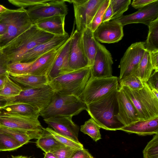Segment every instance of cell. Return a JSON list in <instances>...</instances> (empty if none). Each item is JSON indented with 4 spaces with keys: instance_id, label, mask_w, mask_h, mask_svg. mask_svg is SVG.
I'll use <instances>...</instances> for the list:
<instances>
[{
    "instance_id": "cell-1",
    "label": "cell",
    "mask_w": 158,
    "mask_h": 158,
    "mask_svg": "<svg viewBox=\"0 0 158 158\" xmlns=\"http://www.w3.org/2000/svg\"><path fill=\"white\" fill-rule=\"evenodd\" d=\"M118 89L114 90L97 100L86 104V110L91 118L101 128L106 130H120L124 127L116 117L118 111L117 98Z\"/></svg>"
},
{
    "instance_id": "cell-2",
    "label": "cell",
    "mask_w": 158,
    "mask_h": 158,
    "mask_svg": "<svg viewBox=\"0 0 158 158\" xmlns=\"http://www.w3.org/2000/svg\"><path fill=\"white\" fill-rule=\"evenodd\" d=\"M54 36L33 25L2 48L1 51L5 55L8 64L20 62L23 56L27 52Z\"/></svg>"
},
{
    "instance_id": "cell-3",
    "label": "cell",
    "mask_w": 158,
    "mask_h": 158,
    "mask_svg": "<svg viewBox=\"0 0 158 158\" xmlns=\"http://www.w3.org/2000/svg\"><path fill=\"white\" fill-rule=\"evenodd\" d=\"M139 89H132L126 86L119 87L135 107L139 121L152 119L158 117V99L152 93L146 82Z\"/></svg>"
},
{
    "instance_id": "cell-4",
    "label": "cell",
    "mask_w": 158,
    "mask_h": 158,
    "mask_svg": "<svg viewBox=\"0 0 158 158\" xmlns=\"http://www.w3.org/2000/svg\"><path fill=\"white\" fill-rule=\"evenodd\" d=\"M91 67L73 70L49 81L48 84L54 92L79 97L91 76Z\"/></svg>"
},
{
    "instance_id": "cell-5",
    "label": "cell",
    "mask_w": 158,
    "mask_h": 158,
    "mask_svg": "<svg viewBox=\"0 0 158 158\" xmlns=\"http://www.w3.org/2000/svg\"><path fill=\"white\" fill-rule=\"evenodd\" d=\"M87 108L86 104L79 97L54 92L50 104L40 111V116L44 118L58 116L73 117Z\"/></svg>"
},
{
    "instance_id": "cell-6",
    "label": "cell",
    "mask_w": 158,
    "mask_h": 158,
    "mask_svg": "<svg viewBox=\"0 0 158 158\" xmlns=\"http://www.w3.org/2000/svg\"><path fill=\"white\" fill-rule=\"evenodd\" d=\"M0 20L7 27L6 32L0 37L1 49L33 25L26 9L23 8L8 9L6 12L0 14Z\"/></svg>"
},
{
    "instance_id": "cell-7",
    "label": "cell",
    "mask_w": 158,
    "mask_h": 158,
    "mask_svg": "<svg viewBox=\"0 0 158 158\" xmlns=\"http://www.w3.org/2000/svg\"><path fill=\"white\" fill-rule=\"evenodd\" d=\"M54 93L48 84L36 88H24L18 95L5 98L6 102L2 107L16 104L27 103L37 107L41 111L49 105Z\"/></svg>"
},
{
    "instance_id": "cell-8",
    "label": "cell",
    "mask_w": 158,
    "mask_h": 158,
    "mask_svg": "<svg viewBox=\"0 0 158 158\" xmlns=\"http://www.w3.org/2000/svg\"><path fill=\"white\" fill-rule=\"evenodd\" d=\"M119 88L118 79L117 77H97L91 75L79 97L86 105Z\"/></svg>"
},
{
    "instance_id": "cell-9",
    "label": "cell",
    "mask_w": 158,
    "mask_h": 158,
    "mask_svg": "<svg viewBox=\"0 0 158 158\" xmlns=\"http://www.w3.org/2000/svg\"><path fill=\"white\" fill-rule=\"evenodd\" d=\"M104 0L66 1L73 4L76 30L82 32L88 27Z\"/></svg>"
},
{
    "instance_id": "cell-10",
    "label": "cell",
    "mask_w": 158,
    "mask_h": 158,
    "mask_svg": "<svg viewBox=\"0 0 158 158\" xmlns=\"http://www.w3.org/2000/svg\"><path fill=\"white\" fill-rule=\"evenodd\" d=\"M39 117L10 113L0 109V126L42 133L43 127Z\"/></svg>"
},
{
    "instance_id": "cell-11",
    "label": "cell",
    "mask_w": 158,
    "mask_h": 158,
    "mask_svg": "<svg viewBox=\"0 0 158 158\" xmlns=\"http://www.w3.org/2000/svg\"><path fill=\"white\" fill-rule=\"evenodd\" d=\"M27 13L32 24L44 19L56 15H66L68 8L65 0H49L46 3L29 7Z\"/></svg>"
},
{
    "instance_id": "cell-12",
    "label": "cell",
    "mask_w": 158,
    "mask_h": 158,
    "mask_svg": "<svg viewBox=\"0 0 158 158\" xmlns=\"http://www.w3.org/2000/svg\"><path fill=\"white\" fill-rule=\"evenodd\" d=\"M145 42L132 44L127 49L121 59L118 81L124 77L132 74L136 70L146 51Z\"/></svg>"
},
{
    "instance_id": "cell-13",
    "label": "cell",
    "mask_w": 158,
    "mask_h": 158,
    "mask_svg": "<svg viewBox=\"0 0 158 158\" xmlns=\"http://www.w3.org/2000/svg\"><path fill=\"white\" fill-rule=\"evenodd\" d=\"M158 18V0L148 5L132 14L123 15L114 20L122 26L134 23H142L148 26Z\"/></svg>"
},
{
    "instance_id": "cell-14",
    "label": "cell",
    "mask_w": 158,
    "mask_h": 158,
    "mask_svg": "<svg viewBox=\"0 0 158 158\" xmlns=\"http://www.w3.org/2000/svg\"><path fill=\"white\" fill-rule=\"evenodd\" d=\"M68 40L36 60L26 74L48 77L56 59Z\"/></svg>"
},
{
    "instance_id": "cell-15",
    "label": "cell",
    "mask_w": 158,
    "mask_h": 158,
    "mask_svg": "<svg viewBox=\"0 0 158 158\" xmlns=\"http://www.w3.org/2000/svg\"><path fill=\"white\" fill-rule=\"evenodd\" d=\"M112 59L110 52L105 46L98 42V50L93 65L91 67V75L97 77H107L113 76Z\"/></svg>"
},
{
    "instance_id": "cell-16",
    "label": "cell",
    "mask_w": 158,
    "mask_h": 158,
    "mask_svg": "<svg viewBox=\"0 0 158 158\" xmlns=\"http://www.w3.org/2000/svg\"><path fill=\"white\" fill-rule=\"evenodd\" d=\"M123 26L114 20L102 23L93 32L97 41L108 44L116 43L124 35Z\"/></svg>"
},
{
    "instance_id": "cell-17",
    "label": "cell",
    "mask_w": 158,
    "mask_h": 158,
    "mask_svg": "<svg viewBox=\"0 0 158 158\" xmlns=\"http://www.w3.org/2000/svg\"><path fill=\"white\" fill-rule=\"evenodd\" d=\"M72 117L58 116L44 118L49 127L59 134L78 142L79 126L73 121Z\"/></svg>"
},
{
    "instance_id": "cell-18",
    "label": "cell",
    "mask_w": 158,
    "mask_h": 158,
    "mask_svg": "<svg viewBox=\"0 0 158 158\" xmlns=\"http://www.w3.org/2000/svg\"><path fill=\"white\" fill-rule=\"evenodd\" d=\"M117 98L118 107L116 115L118 120L124 126L139 121L133 105L123 89L119 87L117 91Z\"/></svg>"
},
{
    "instance_id": "cell-19",
    "label": "cell",
    "mask_w": 158,
    "mask_h": 158,
    "mask_svg": "<svg viewBox=\"0 0 158 158\" xmlns=\"http://www.w3.org/2000/svg\"><path fill=\"white\" fill-rule=\"evenodd\" d=\"M82 32L73 31L69 50V66L72 70L88 66L87 59L84 50Z\"/></svg>"
},
{
    "instance_id": "cell-20",
    "label": "cell",
    "mask_w": 158,
    "mask_h": 158,
    "mask_svg": "<svg viewBox=\"0 0 158 158\" xmlns=\"http://www.w3.org/2000/svg\"><path fill=\"white\" fill-rule=\"evenodd\" d=\"M68 34L63 36H54L48 41L40 44L26 53L20 62H30L34 61L41 56L66 41L69 39Z\"/></svg>"
},
{
    "instance_id": "cell-21",
    "label": "cell",
    "mask_w": 158,
    "mask_h": 158,
    "mask_svg": "<svg viewBox=\"0 0 158 158\" xmlns=\"http://www.w3.org/2000/svg\"><path fill=\"white\" fill-rule=\"evenodd\" d=\"M66 15H56L41 19L35 24L40 29L54 36L68 34L64 29Z\"/></svg>"
},
{
    "instance_id": "cell-22",
    "label": "cell",
    "mask_w": 158,
    "mask_h": 158,
    "mask_svg": "<svg viewBox=\"0 0 158 158\" xmlns=\"http://www.w3.org/2000/svg\"><path fill=\"white\" fill-rule=\"evenodd\" d=\"M74 28L64 48L56 59L48 78L49 81L60 75L71 71L69 66V50Z\"/></svg>"
},
{
    "instance_id": "cell-23",
    "label": "cell",
    "mask_w": 158,
    "mask_h": 158,
    "mask_svg": "<svg viewBox=\"0 0 158 158\" xmlns=\"http://www.w3.org/2000/svg\"><path fill=\"white\" fill-rule=\"evenodd\" d=\"M119 130L140 135L157 134L158 117L152 119L138 121L129 126H124Z\"/></svg>"
},
{
    "instance_id": "cell-24",
    "label": "cell",
    "mask_w": 158,
    "mask_h": 158,
    "mask_svg": "<svg viewBox=\"0 0 158 158\" xmlns=\"http://www.w3.org/2000/svg\"><path fill=\"white\" fill-rule=\"evenodd\" d=\"M82 38L84 50L88 60V66L91 67L98 50V42L95 39L93 32L88 27L82 32Z\"/></svg>"
},
{
    "instance_id": "cell-25",
    "label": "cell",
    "mask_w": 158,
    "mask_h": 158,
    "mask_svg": "<svg viewBox=\"0 0 158 158\" xmlns=\"http://www.w3.org/2000/svg\"><path fill=\"white\" fill-rule=\"evenodd\" d=\"M9 78L19 85L25 88H36L48 84L49 80L46 76H38L29 74L21 75L9 74Z\"/></svg>"
},
{
    "instance_id": "cell-26",
    "label": "cell",
    "mask_w": 158,
    "mask_h": 158,
    "mask_svg": "<svg viewBox=\"0 0 158 158\" xmlns=\"http://www.w3.org/2000/svg\"><path fill=\"white\" fill-rule=\"evenodd\" d=\"M0 132L10 136L22 146L27 143L32 139H38L42 133L28 132L2 126H0Z\"/></svg>"
},
{
    "instance_id": "cell-27",
    "label": "cell",
    "mask_w": 158,
    "mask_h": 158,
    "mask_svg": "<svg viewBox=\"0 0 158 158\" xmlns=\"http://www.w3.org/2000/svg\"><path fill=\"white\" fill-rule=\"evenodd\" d=\"M36 146L45 153L52 152L59 147L64 145L57 140L45 128H43V132L35 142Z\"/></svg>"
},
{
    "instance_id": "cell-28",
    "label": "cell",
    "mask_w": 158,
    "mask_h": 158,
    "mask_svg": "<svg viewBox=\"0 0 158 158\" xmlns=\"http://www.w3.org/2000/svg\"><path fill=\"white\" fill-rule=\"evenodd\" d=\"M0 109L10 113L30 116H38L40 110L37 107L27 103H19L7 106Z\"/></svg>"
},
{
    "instance_id": "cell-29",
    "label": "cell",
    "mask_w": 158,
    "mask_h": 158,
    "mask_svg": "<svg viewBox=\"0 0 158 158\" xmlns=\"http://www.w3.org/2000/svg\"><path fill=\"white\" fill-rule=\"evenodd\" d=\"M153 71L149 52L146 50L137 69L131 75L138 77L143 82H146Z\"/></svg>"
},
{
    "instance_id": "cell-30",
    "label": "cell",
    "mask_w": 158,
    "mask_h": 158,
    "mask_svg": "<svg viewBox=\"0 0 158 158\" xmlns=\"http://www.w3.org/2000/svg\"><path fill=\"white\" fill-rule=\"evenodd\" d=\"M148 26L149 31L144 47L146 50L149 52L158 49V18Z\"/></svg>"
},
{
    "instance_id": "cell-31",
    "label": "cell",
    "mask_w": 158,
    "mask_h": 158,
    "mask_svg": "<svg viewBox=\"0 0 158 158\" xmlns=\"http://www.w3.org/2000/svg\"><path fill=\"white\" fill-rule=\"evenodd\" d=\"M100 127L91 118L85 121L80 127V131L89 136L95 142L101 139Z\"/></svg>"
},
{
    "instance_id": "cell-32",
    "label": "cell",
    "mask_w": 158,
    "mask_h": 158,
    "mask_svg": "<svg viewBox=\"0 0 158 158\" xmlns=\"http://www.w3.org/2000/svg\"><path fill=\"white\" fill-rule=\"evenodd\" d=\"M23 88L7 77L3 88L0 90V97L4 98L13 97L18 95Z\"/></svg>"
},
{
    "instance_id": "cell-33",
    "label": "cell",
    "mask_w": 158,
    "mask_h": 158,
    "mask_svg": "<svg viewBox=\"0 0 158 158\" xmlns=\"http://www.w3.org/2000/svg\"><path fill=\"white\" fill-rule=\"evenodd\" d=\"M45 129L57 140L62 144L76 149L84 148L83 144L79 141H76L67 136L59 134L51 128L48 127Z\"/></svg>"
},
{
    "instance_id": "cell-34",
    "label": "cell",
    "mask_w": 158,
    "mask_h": 158,
    "mask_svg": "<svg viewBox=\"0 0 158 158\" xmlns=\"http://www.w3.org/2000/svg\"><path fill=\"white\" fill-rule=\"evenodd\" d=\"M113 16L111 20L116 19L122 16L128 8L131 0H110Z\"/></svg>"
},
{
    "instance_id": "cell-35",
    "label": "cell",
    "mask_w": 158,
    "mask_h": 158,
    "mask_svg": "<svg viewBox=\"0 0 158 158\" xmlns=\"http://www.w3.org/2000/svg\"><path fill=\"white\" fill-rule=\"evenodd\" d=\"M22 146L9 135L0 132V151L16 150Z\"/></svg>"
},
{
    "instance_id": "cell-36",
    "label": "cell",
    "mask_w": 158,
    "mask_h": 158,
    "mask_svg": "<svg viewBox=\"0 0 158 158\" xmlns=\"http://www.w3.org/2000/svg\"><path fill=\"white\" fill-rule=\"evenodd\" d=\"M35 60L30 62H18L8 64L7 65L8 72L9 74L14 75L25 74Z\"/></svg>"
},
{
    "instance_id": "cell-37",
    "label": "cell",
    "mask_w": 158,
    "mask_h": 158,
    "mask_svg": "<svg viewBox=\"0 0 158 158\" xmlns=\"http://www.w3.org/2000/svg\"><path fill=\"white\" fill-rule=\"evenodd\" d=\"M110 2V0H104L95 14L90 24L88 27L93 32L102 23L105 12Z\"/></svg>"
},
{
    "instance_id": "cell-38",
    "label": "cell",
    "mask_w": 158,
    "mask_h": 158,
    "mask_svg": "<svg viewBox=\"0 0 158 158\" xmlns=\"http://www.w3.org/2000/svg\"><path fill=\"white\" fill-rule=\"evenodd\" d=\"M119 87H127L132 89H139L144 86V82L132 75L126 76L118 81Z\"/></svg>"
},
{
    "instance_id": "cell-39",
    "label": "cell",
    "mask_w": 158,
    "mask_h": 158,
    "mask_svg": "<svg viewBox=\"0 0 158 158\" xmlns=\"http://www.w3.org/2000/svg\"><path fill=\"white\" fill-rule=\"evenodd\" d=\"M143 154V158H158V133L148 143Z\"/></svg>"
},
{
    "instance_id": "cell-40",
    "label": "cell",
    "mask_w": 158,
    "mask_h": 158,
    "mask_svg": "<svg viewBox=\"0 0 158 158\" xmlns=\"http://www.w3.org/2000/svg\"><path fill=\"white\" fill-rule=\"evenodd\" d=\"M49 0H9L11 4L19 8L29 7L31 6L44 4L48 2Z\"/></svg>"
},
{
    "instance_id": "cell-41",
    "label": "cell",
    "mask_w": 158,
    "mask_h": 158,
    "mask_svg": "<svg viewBox=\"0 0 158 158\" xmlns=\"http://www.w3.org/2000/svg\"><path fill=\"white\" fill-rule=\"evenodd\" d=\"M76 149L63 145L54 150L52 152L56 158H70Z\"/></svg>"
},
{
    "instance_id": "cell-42",
    "label": "cell",
    "mask_w": 158,
    "mask_h": 158,
    "mask_svg": "<svg viewBox=\"0 0 158 158\" xmlns=\"http://www.w3.org/2000/svg\"><path fill=\"white\" fill-rule=\"evenodd\" d=\"M70 158H94L86 149H76Z\"/></svg>"
},
{
    "instance_id": "cell-43",
    "label": "cell",
    "mask_w": 158,
    "mask_h": 158,
    "mask_svg": "<svg viewBox=\"0 0 158 158\" xmlns=\"http://www.w3.org/2000/svg\"><path fill=\"white\" fill-rule=\"evenodd\" d=\"M146 83L151 89L158 90V71H153Z\"/></svg>"
},
{
    "instance_id": "cell-44",
    "label": "cell",
    "mask_w": 158,
    "mask_h": 158,
    "mask_svg": "<svg viewBox=\"0 0 158 158\" xmlns=\"http://www.w3.org/2000/svg\"><path fill=\"white\" fill-rule=\"evenodd\" d=\"M151 63L154 71H158V49L149 52Z\"/></svg>"
},
{
    "instance_id": "cell-45",
    "label": "cell",
    "mask_w": 158,
    "mask_h": 158,
    "mask_svg": "<svg viewBox=\"0 0 158 158\" xmlns=\"http://www.w3.org/2000/svg\"><path fill=\"white\" fill-rule=\"evenodd\" d=\"M156 0H133L131 4L133 7L136 9H141L156 1Z\"/></svg>"
},
{
    "instance_id": "cell-46",
    "label": "cell",
    "mask_w": 158,
    "mask_h": 158,
    "mask_svg": "<svg viewBox=\"0 0 158 158\" xmlns=\"http://www.w3.org/2000/svg\"><path fill=\"white\" fill-rule=\"evenodd\" d=\"M7 65L5 56L2 52L0 51V75L8 73Z\"/></svg>"
},
{
    "instance_id": "cell-47",
    "label": "cell",
    "mask_w": 158,
    "mask_h": 158,
    "mask_svg": "<svg viewBox=\"0 0 158 158\" xmlns=\"http://www.w3.org/2000/svg\"><path fill=\"white\" fill-rule=\"evenodd\" d=\"M113 16V11L111 5L110 3L105 12L102 23L111 20Z\"/></svg>"
},
{
    "instance_id": "cell-48",
    "label": "cell",
    "mask_w": 158,
    "mask_h": 158,
    "mask_svg": "<svg viewBox=\"0 0 158 158\" xmlns=\"http://www.w3.org/2000/svg\"><path fill=\"white\" fill-rule=\"evenodd\" d=\"M9 76L8 73L0 75V90L3 88Z\"/></svg>"
},
{
    "instance_id": "cell-49",
    "label": "cell",
    "mask_w": 158,
    "mask_h": 158,
    "mask_svg": "<svg viewBox=\"0 0 158 158\" xmlns=\"http://www.w3.org/2000/svg\"><path fill=\"white\" fill-rule=\"evenodd\" d=\"M7 30L6 25L0 20V35H2L6 32Z\"/></svg>"
},
{
    "instance_id": "cell-50",
    "label": "cell",
    "mask_w": 158,
    "mask_h": 158,
    "mask_svg": "<svg viewBox=\"0 0 158 158\" xmlns=\"http://www.w3.org/2000/svg\"><path fill=\"white\" fill-rule=\"evenodd\" d=\"M43 158H56L52 152H48L44 153Z\"/></svg>"
},
{
    "instance_id": "cell-51",
    "label": "cell",
    "mask_w": 158,
    "mask_h": 158,
    "mask_svg": "<svg viewBox=\"0 0 158 158\" xmlns=\"http://www.w3.org/2000/svg\"><path fill=\"white\" fill-rule=\"evenodd\" d=\"M6 102V100L5 98L0 97V109L4 106Z\"/></svg>"
},
{
    "instance_id": "cell-52",
    "label": "cell",
    "mask_w": 158,
    "mask_h": 158,
    "mask_svg": "<svg viewBox=\"0 0 158 158\" xmlns=\"http://www.w3.org/2000/svg\"><path fill=\"white\" fill-rule=\"evenodd\" d=\"M8 9L3 6L0 5V14L6 12Z\"/></svg>"
},
{
    "instance_id": "cell-53",
    "label": "cell",
    "mask_w": 158,
    "mask_h": 158,
    "mask_svg": "<svg viewBox=\"0 0 158 158\" xmlns=\"http://www.w3.org/2000/svg\"><path fill=\"white\" fill-rule=\"evenodd\" d=\"M151 90L153 94L158 99V90L155 89H151Z\"/></svg>"
},
{
    "instance_id": "cell-54",
    "label": "cell",
    "mask_w": 158,
    "mask_h": 158,
    "mask_svg": "<svg viewBox=\"0 0 158 158\" xmlns=\"http://www.w3.org/2000/svg\"><path fill=\"white\" fill-rule=\"evenodd\" d=\"M10 158H29L28 157L25 156H12Z\"/></svg>"
},
{
    "instance_id": "cell-55",
    "label": "cell",
    "mask_w": 158,
    "mask_h": 158,
    "mask_svg": "<svg viewBox=\"0 0 158 158\" xmlns=\"http://www.w3.org/2000/svg\"><path fill=\"white\" fill-rule=\"evenodd\" d=\"M1 48L0 47V51H1Z\"/></svg>"
},
{
    "instance_id": "cell-56",
    "label": "cell",
    "mask_w": 158,
    "mask_h": 158,
    "mask_svg": "<svg viewBox=\"0 0 158 158\" xmlns=\"http://www.w3.org/2000/svg\"><path fill=\"white\" fill-rule=\"evenodd\" d=\"M1 36V35H0V36Z\"/></svg>"
},
{
    "instance_id": "cell-57",
    "label": "cell",
    "mask_w": 158,
    "mask_h": 158,
    "mask_svg": "<svg viewBox=\"0 0 158 158\" xmlns=\"http://www.w3.org/2000/svg\"><path fill=\"white\" fill-rule=\"evenodd\" d=\"M1 37V36H0V37Z\"/></svg>"
}]
</instances>
